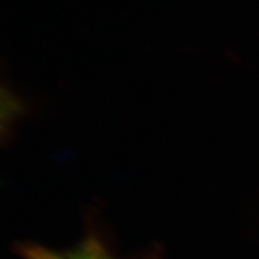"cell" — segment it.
I'll use <instances>...</instances> for the list:
<instances>
[{
  "instance_id": "obj_1",
  "label": "cell",
  "mask_w": 259,
  "mask_h": 259,
  "mask_svg": "<svg viewBox=\"0 0 259 259\" xmlns=\"http://www.w3.org/2000/svg\"><path fill=\"white\" fill-rule=\"evenodd\" d=\"M27 259H113L95 242H88L79 248L67 252H56L42 247H29L25 250Z\"/></svg>"
},
{
  "instance_id": "obj_2",
  "label": "cell",
  "mask_w": 259,
  "mask_h": 259,
  "mask_svg": "<svg viewBox=\"0 0 259 259\" xmlns=\"http://www.w3.org/2000/svg\"><path fill=\"white\" fill-rule=\"evenodd\" d=\"M28 113L27 102L8 87H2V137L5 142L6 136L11 134L12 127L22 116Z\"/></svg>"
}]
</instances>
